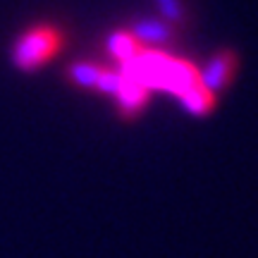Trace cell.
<instances>
[{"label": "cell", "instance_id": "cell-7", "mask_svg": "<svg viewBox=\"0 0 258 258\" xmlns=\"http://www.w3.org/2000/svg\"><path fill=\"white\" fill-rule=\"evenodd\" d=\"M103 67H105V64H98V62H72L70 70H67V77H70V82L77 84V86L96 91Z\"/></svg>", "mask_w": 258, "mask_h": 258}, {"label": "cell", "instance_id": "cell-1", "mask_svg": "<svg viewBox=\"0 0 258 258\" xmlns=\"http://www.w3.org/2000/svg\"><path fill=\"white\" fill-rule=\"evenodd\" d=\"M67 31L55 22H36L27 27L12 43L10 60L19 72H38L53 62L67 46Z\"/></svg>", "mask_w": 258, "mask_h": 258}, {"label": "cell", "instance_id": "cell-5", "mask_svg": "<svg viewBox=\"0 0 258 258\" xmlns=\"http://www.w3.org/2000/svg\"><path fill=\"white\" fill-rule=\"evenodd\" d=\"M144 50H146V46L132 34V29H117L108 36V53L120 64H127L129 60L141 55Z\"/></svg>", "mask_w": 258, "mask_h": 258}, {"label": "cell", "instance_id": "cell-8", "mask_svg": "<svg viewBox=\"0 0 258 258\" xmlns=\"http://www.w3.org/2000/svg\"><path fill=\"white\" fill-rule=\"evenodd\" d=\"M158 3H160V10H163V15L167 17V22H177V19L182 17V5L177 0H158Z\"/></svg>", "mask_w": 258, "mask_h": 258}, {"label": "cell", "instance_id": "cell-3", "mask_svg": "<svg viewBox=\"0 0 258 258\" xmlns=\"http://www.w3.org/2000/svg\"><path fill=\"white\" fill-rule=\"evenodd\" d=\"M151 93H153L151 86H146L144 82H139L132 74L124 72V82L115 91L112 98L117 103V110H120L122 117H137V115H141L146 110L148 101H151Z\"/></svg>", "mask_w": 258, "mask_h": 258}, {"label": "cell", "instance_id": "cell-4", "mask_svg": "<svg viewBox=\"0 0 258 258\" xmlns=\"http://www.w3.org/2000/svg\"><path fill=\"white\" fill-rule=\"evenodd\" d=\"M177 98H179V103L184 105V110L189 112V115H196V117L211 115V112L215 110V105H218V96H215L203 82L189 86V89L182 91Z\"/></svg>", "mask_w": 258, "mask_h": 258}, {"label": "cell", "instance_id": "cell-2", "mask_svg": "<svg viewBox=\"0 0 258 258\" xmlns=\"http://www.w3.org/2000/svg\"><path fill=\"white\" fill-rule=\"evenodd\" d=\"M237 70H239V57H237V53H232V50H218V53L206 62V67L201 70V82L218 96V93L225 91L232 84Z\"/></svg>", "mask_w": 258, "mask_h": 258}, {"label": "cell", "instance_id": "cell-6", "mask_svg": "<svg viewBox=\"0 0 258 258\" xmlns=\"http://www.w3.org/2000/svg\"><path fill=\"white\" fill-rule=\"evenodd\" d=\"M132 34L144 43L146 48H151V43H163L170 38V27H167V19H146L132 29Z\"/></svg>", "mask_w": 258, "mask_h": 258}]
</instances>
